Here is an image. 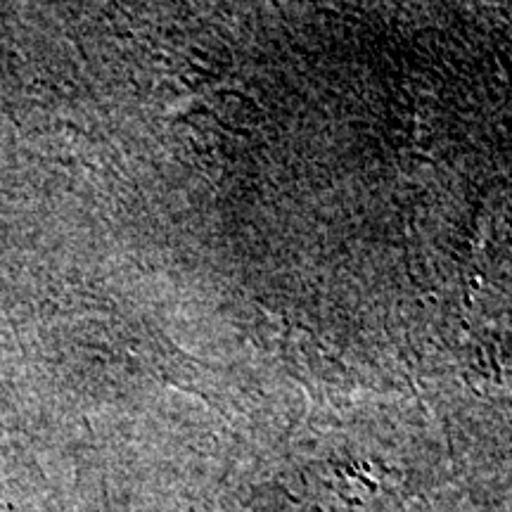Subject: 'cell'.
I'll use <instances>...</instances> for the list:
<instances>
[]
</instances>
